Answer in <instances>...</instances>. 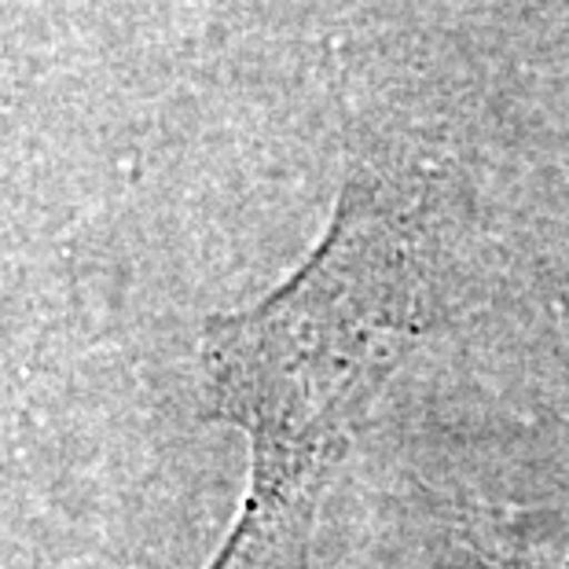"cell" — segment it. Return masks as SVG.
Here are the masks:
<instances>
[{
	"label": "cell",
	"mask_w": 569,
	"mask_h": 569,
	"mask_svg": "<svg viewBox=\"0 0 569 569\" xmlns=\"http://www.w3.org/2000/svg\"><path fill=\"white\" fill-rule=\"evenodd\" d=\"M401 258L342 210L327 243L258 309L206 335L213 411L250 438V492L228 548L210 569L295 543L320 481L342 452L405 331Z\"/></svg>",
	"instance_id": "cell-1"
},
{
	"label": "cell",
	"mask_w": 569,
	"mask_h": 569,
	"mask_svg": "<svg viewBox=\"0 0 569 569\" xmlns=\"http://www.w3.org/2000/svg\"><path fill=\"white\" fill-rule=\"evenodd\" d=\"M507 566L515 569H569V515L522 526L507 543Z\"/></svg>",
	"instance_id": "cell-2"
}]
</instances>
